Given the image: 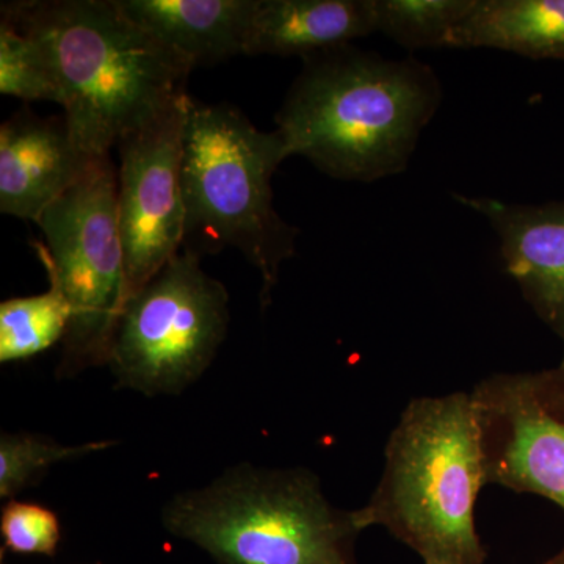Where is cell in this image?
Here are the masks:
<instances>
[{"instance_id": "cell-16", "label": "cell", "mask_w": 564, "mask_h": 564, "mask_svg": "<svg viewBox=\"0 0 564 564\" xmlns=\"http://www.w3.org/2000/svg\"><path fill=\"white\" fill-rule=\"evenodd\" d=\"M477 0H372L375 31L408 51L447 47Z\"/></svg>"}, {"instance_id": "cell-13", "label": "cell", "mask_w": 564, "mask_h": 564, "mask_svg": "<svg viewBox=\"0 0 564 564\" xmlns=\"http://www.w3.org/2000/svg\"><path fill=\"white\" fill-rule=\"evenodd\" d=\"M372 33V0H259L245 55L303 58Z\"/></svg>"}, {"instance_id": "cell-2", "label": "cell", "mask_w": 564, "mask_h": 564, "mask_svg": "<svg viewBox=\"0 0 564 564\" xmlns=\"http://www.w3.org/2000/svg\"><path fill=\"white\" fill-rule=\"evenodd\" d=\"M0 13L43 47L70 135L88 158L109 155L126 133L187 96L195 66L117 0H17Z\"/></svg>"}, {"instance_id": "cell-10", "label": "cell", "mask_w": 564, "mask_h": 564, "mask_svg": "<svg viewBox=\"0 0 564 564\" xmlns=\"http://www.w3.org/2000/svg\"><path fill=\"white\" fill-rule=\"evenodd\" d=\"M455 198L492 226L505 270L534 314L564 344V202L527 206L463 195Z\"/></svg>"}, {"instance_id": "cell-20", "label": "cell", "mask_w": 564, "mask_h": 564, "mask_svg": "<svg viewBox=\"0 0 564 564\" xmlns=\"http://www.w3.org/2000/svg\"><path fill=\"white\" fill-rule=\"evenodd\" d=\"M543 564H564V549L560 554H556L554 558L549 560V562H545Z\"/></svg>"}, {"instance_id": "cell-11", "label": "cell", "mask_w": 564, "mask_h": 564, "mask_svg": "<svg viewBox=\"0 0 564 564\" xmlns=\"http://www.w3.org/2000/svg\"><path fill=\"white\" fill-rule=\"evenodd\" d=\"M91 159L77 148L65 115L24 109L0 128V212L39 221L80 180Z\"/></svg>"}, {"instance_id": "cell-3", "label": "cell", "mask_w": 564, "mask_h": 564, "mask_svg": "<svg viewBox=\"0 0 564 564\" xmlns=\"http://www.w3.org/2000/svg\"><path fill=\"white\" fill-rule=\"evenodd\" d=\"M486 485L470 393L419 397L392 430L383 474L355 518L362 530L383 527L423 564H485L475 505Z\"/></svg>"}, {"instance_id": "cell-17", "label": "cell", "mask_w": 564, "mask_h": 564, "mask_svg": "<svg viewBox=\"0 0 564 564\" xmlns=\"http://www.w3.org/2000/svg\"><path fill=\"white\" fill-rule=\"evenodd\" d=\"M0 93L22 101H63L61 85L39 41L0 18Z\"/></svg>"}, {"instance_id": "cell-18", "label": "cell", "mask_w": 564, "mask_h": 564, "mask_svg": "<svg viewBox=\"0 0 564 564\" xmlns=\"http://www.w3.org/2000/svg\"><path fill=\"white\" fill-rule=\"evenodd\" d=\"M115 444L101 441L62 445L36 434L3 433L0 437V497L13 499L29 486L39 484L54 464L106 451Z\"/></svg>"}, {"instance_id": "cell-19", "label": "cell", "mask_w": 564, "mask_h": 564, "mask_svg": "<svg viewBox=\"0 0 564 564\" xmlns=\"http://www.w3.org/2000/svg\"><path fill=\"white\" fill-rule=\"evenodd\" d=\"M0 533L14 554L52 556L61 543V521L43 505L10 500L0 516Z\"/></svg>"}, {"instance_id": "cell-5", "label": "cell", "mask_w": 564, "mask_h": 564, "mask_svg": "<svg viewBox=\"0 0 564 564\" xmlns=\"http://www.w3.org/2000/svg\"><path fill=\"white\" fill-rule=\"evenodd\" d=\"M170 533L218 564H359L355 511L333 507L311 470L239 464L162 511Z\"/></svg>"}, {"instance_id": "cell-1", "label": "cell", "mask_w": 564, "mask_h": 564, "mask_svg": "<svg viewBox=\"0 0 564 564\" xmlns=\"http://www.w3.org/2000/svg\"><path fill=\"white\" fill-rule=\"evenodd\" d=\"M274 121L289 158L334 180L403 173L443 102V85L417 58L392 61L351 43L302 58Z\"/></svg>"}, {"instance_id": "cell-15", "label": "cell", "mask_w": 564, "mask_h": 564, "mask_svg": "<svg viewBox=\"0 0 564 564\" xmlns=\"http://www.w3.org/2000/svg\"><path fill=\"white\" fill-rule=\"evenodd\" d=\"M70 321L69 304L57 282L40 295L0 304V362L25 361L63 343Z\"/></svg>"}, {"instance_id": "cell-12", "label": "cell", "mask_w": 564, "mask_h": 564, "mask_svg": "<svg viewBox=\"0 0 564 564\" xmlns=\"http://www.w3.org/2000/svg\"><path fill=\"white\" fill-rule=\"evenodd\" d=\"M120 9L195 68L245 55L259 0H117Z\"/></svg>"}, {"instance_id": "cell-6", "label": "cell", "mask_w": 564, "mask_h": 564, "mask_svg": "<svg viewBox=\"0 0 564 564\" xmlns=\"http://www.w3.org/2000/svg\"><path fill=\"white\" fill-rule=\"evenodd\" d=\"M117 195L118 173L110 154L95 158L36 221L46 243L33 242V250L70 310L57 367L61 380L109 359L126 288Z\"/></svg>"}, {"instance_id": "cell-8", "label": "cell", "mask_w": 564, "mask_h": 564, "mask_svg": "<svg viewBox=\"0 0 564 564\" xmlns=\"http://www.w3.org/2000/svg\"><path fill=\"white\" fill-rule=\"evenodd\" d=\"M486 481L564 511V358L536 372L494 373L473 392Z\"/></svg>"}, {"instance_id": "cell-7", "label": "cell", "mask_w": 564, "mask_h": 564, "mask_svg": "<svg viewBox=\"0 0 564 564\" xmlns=\"http://www.w3.org/2000/svg\"><path fill=\"white\" fill-rule=\"evenodd\" d=\"M228 325L225 285L181 250L122 306L107 366L118 389L180 395L209 369Z\"/></svg>"}, {"instance_id": "cell-9", "label": "cell", "mask_w": 564, "mask_h": 564, "mask_svg": "<svg viewBox=\"0 0 564 564\" xmlns=\"http://www.w3.org/2000/svg\"><path fill=\"white\" fill-rule=\"evenodd\" d=\"M187 99H177L117 143L124 303L180 254L184 243L181 162Z\"/></svg>"}, {"instance_id": "cell-14", "label": "cell", "mask_w": 564, "mask_h": 564, "mask_svg": "<svg viewBox=\"0 0 564 564\" xmlns=\"http://www.w3.org/2000/svg\"><path fill=\"white\" fill-rule=\"evenodd\" d=\"M447 47L564 61V0H477L451 33Z\"/></svg>"}, {"instance_id": "cell-4", "label": "cell", "mask_w": 564, "mask_h": 564, "mask_svg": "<svg viewBox=\"0 0 564 564\" xmlns=\"http://www.w3.org/2000/svg\"><path fill=\"white\" fill-rule=\"evenodd\" d=\"M289 159L278 131L263 132L228 102L188 96L182 143V251L214 256L236 248L261 274L262 307L282 263L296 251L299 229L273 204V174Z\"/></svg>"}]
</instances>
